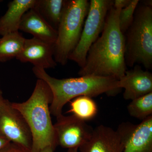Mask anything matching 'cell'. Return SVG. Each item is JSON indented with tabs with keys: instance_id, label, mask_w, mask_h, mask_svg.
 I'll return each mask as SVG.
<instances>
[{
	"instance_id": "obj_22",
	"label": "cell",
	"mask_w": 152,
	"mask_h": 152,
	"mask_svg": "<svg viewBox=\"0 0 152 152\" xmlns=\"http://www.w3.org/2000/svg\"><path fill=\"white\" fill-rule=\"evenodd\" d=\"M11 142L0 132V152L8 146Z\"/></svg>"
},
{
	"instance_id": "obj_21",
	"label": "cell",
	"mask_w": 152,
	"mask_h": 152,
	"mask_svg": "<svg viewBox=\"0 0 152 152\" xmlns=\"http://www.w3.org/2000/svg\"><path fill=\"white\" fill-rule=\"evenodd\" d=\"M131 2V0H115L114 1L113 7L121 10L129 5Z\"/></svg>"
},
{
	"instance_id": "obj_8",
	"label": "cell",
	"mask_w": 152,
	"mask_h": 152,
	"mask_svg": "<svg viewBox=\"0 0 152 152\" xmlns=\"http://www.w3.org/2000/svg\"><path fill=\"white\" fill-rule=\"evenodd\" d=\"M54 125L57 143L64 148L80 147L91 138L94 128L74 115H62Z\"/></svg>"
},
{
	"instance_id": "obj_23",
	"label": "cell",
	"mask_w": 152,
	"mask_h": 152,
	"mask_svg": "<svg viewBox=\"0 0 152 152\" xmlns=\"http://www.w3.org/2000/svg\"><path fill=\"white\" fill-rule=\"evenodd\" d=\"M55 149L52 147L48 146L41 150L39 152H54Z\"/></svg>"
},
{
	"instance_id": "obj_17",
	"label": "cell",
	"mask_w": 152,
	"mask_h": 152,
	"mask_svg": "<svg viewBox=\"0 0 152 152\" xmlns=\"http://www.w3.org/2000/svg\"><path fill=\"white\" fill-rule=\"evenodd\" d=\"M97 104L91 98L81 96L75 98L70 104V109L67 113L86 121L92 120L98 113Z\"/></svg>"
},
{
	"instance_id": "obj_1",
	"label": "cell",
	"mask_w": 152,
	"mask_h": 152,
	"mask_svg": "<svg viewBox=\"0 0 152 152\" xmlns=\"http://www.w3.org/2000/svg\"><path fill=\"white\" fill-rule=\"evenodd\" d=\"M121 9L113 5L108 13L101 36L91 47L80 76L94 75L119 80L127 70L125 60L124 35L119 26Z\"/></svg>"
},
{
	"instance_id": "obj_7",
	"label": "cell",
	"mask_w": 152,
	"mask_h": 152,
	"mask_svg": "<svg viewBox=\"0 0 152 152\" xmlns=\"http://www.w3.org/2000/svg\"><path fill=\"white\" fill-rule=\"evenodd\" d=\"M0 132L11 142L31 151L32 136L21 114L4 98L0 102Z\"/></svg>"
},
{
	"instance_id": "obj_5",
	"label": "cell",
	"mask_w": 152,
	"mask_h": 152,
	"mask_svg": "<svg viewBox=\"0 0 152 152\" xmlns=\"http://www.w3.org/2000/svg\"><path fill=\"white\" fill-rule=\"evenodd\" d=\"M89 7L87 0L66 1L54 45V58L57 63L64 66L68 62L80 40Z\"/></svg>"
},
{
	"instance_id": "obj_3",
	"label": "cell",
	"mask_w": 152,
	"mask_h": 152,
	"mask_svg": "<svg viewBox=\"0 0 152 152\" xmlns=\"http://www.w3.org/2000/svg\"><path fill=\"white\" fill-rule=\"evenodd\" d=\"M53 94L46 83L38 79L31 96L22 103H12L28 125L32 136L31 152H39L48 146L54 149L58 145L54 125L52 123L50 106Z\"/></svg>"
},
{
	"instance_id": "obj_18",
	"label": "cell",
	"mask_w": 152,
	"mask_h": 152,
	"mask_svg": "<svg viewBox=\"0 0 152 152\" xmlns=\"http://www.w3.org/2000/svg\"><path fill=\"white\" fill-rule=\"evenodd\" d=\"M127 110L131 116L142 121L152 115V92L132 100Z\"/></svg>"
},
{
	"instance_id": "obj_15",
	"label": "cell",
	"mask_w": 152,
	"mask_h": 152,
	"mask_svg": "<svg viewBox=\"0 0 152 152\" xmlns=\"http://www.w3.org/2000/svg\"><path fill=\"white\" fill-rule=\"evenodd\" d=\"M65 1L64 0H37L35 8L49 24L57 31Z\"/></svg>"
},
{
	"instance_id": "obj_4",
	"label": "cell",
	"mask_w": 152,
	"mask_h": 152,
	"mask_svg": "<svg viewBox=\"0 0 152 152\" xmlns=\"http://www.w3.org/2000/svg\"><path fill=\"white\" fill-rule=\"evenodd\" d=\"M125 60L127 66L141 64L152 69V7L138 5L132 23L124 34Z\"/></svg>"
},
{
	"instance_id": "obj_10",
	"label": "cell",
	"mask_w": 152,
	"mask_h": 152,
	"mask_svg": "<svg viewBox=\"0 0 152 152\" xmlns=\"http://www.w3.org/2000/svg\"><path fill=\"white\" fill-rule=\"evenodd\" d=\"M16 58L44 69L55 68L57 66L54 58V45L34 37L25 39L21 52Z\"/></svg>"
},
{
	"instance_id": "obj_12",
	"label": "cell",
	"mask_w": 152,
	"mask_h": 152,
	"mask_svg": "<svg viewBox=\"0 0 152 152\" xmlns=\"http://www.w3.org/2000/svg\"><path fill=\"white\" fill-rule=\"evenodd\" d=\"M78 150L80 152H123L124 145L116 131L101 125L94 128L91 138Z\"/></svg>"
},
{
	"instance_id": "obj_11",
	"label": "cell",
	"mask_w": 152,
	"mask_h": 152,
	"mask_svg": "<svg viewBox=\"0 0 152 152\" xmlns=\"http://www.w3.org/2000/svg\"><path fill=\"white\" fill-rule=\"evenodd\" d=\"M118 84L120 88L125 89L124 99L132 101L152 92V74L135 65L133 69L126 71Z\"/></svg>"
},
{
	"instance_id": "obj_9",
	"label": "cell",
	"mask_w": 152,
	"mask_h": 152,
	"mask_svg": "<svg viewBox=\"0 0 152 152\" xmlns=\"http://www.w3.org/2000/svg\"><path fill=\"white\" fill-rule=\"evenodd\" d=\"M116 131L124 145L123 152H152V115L138 124L121 123Z\"/></svg>"
},
{
	"instance_id": "obj_24",
	"label": "cell",
	"mask_w": 152,
	"mask_h": 152,
	"mask_svg": "<svg viewBox=\"0 0 152 152\" xmlns=\"http://www.w3.org/2000/svg\"><path fill=\"white\" fill-rule=\"evenodd\" d=\"M3 99H4V97H3L2 91L1 89V80H0V102Z\"/></svg>"
},
{
	"instance_id": "obj_2",
	"label": "cell",
	"mask_w": 152,
	"mask_h": 152,
	"mask_svg": "<svg viewBox=\"0 0 152 152\" xmlns=\"http://www.w3.org/2000/svg\"><path fill=\"white\" fill-rule=\"evenodd\" d=\"M32 70L36 77L45 82L51 90L50 112L56 118L63 115L64 106L72 99L81 96L92 98L104 94L114 96L122 89L119 86L118 80L113 77L88 75L59 79L49 75L42 68L34 66Z\"/></svg>"
},
{
	"instance_id": "obj_20",
	"label": "cell",
	"mask_w": 152,
	"mask_h": 152,
	"mask_svg": "<svg viewBox=\"0 0 152 152\" xmlns=\"http://www.w3.org/2000/svg\"><path fill=\"white\" fill-rule=\"evenodd\" d=\"M1 152H31L18 145L11 142L8 146Z\"/></svg>"
},
{
	"instance_id": "obj_16",
	"label": "cell",
	"mask_w": 152,
	"mask_h": 152,
	"mask_svg": "<svg viewBox=\"0 0 152 152\" xmlns=\"http://www.w3.org/2000/svg\"><path fill=\"white\" fill-rule=\"evenodd\" d=\"M25 40L19 32L3 36L0 39V62L16 58L21 52Z\"/></svg>"
},
{
	"instance_id": "obj_6",
	"label": "cell",
	"mask_w": 152,
	"mask_h": 152,
	"mask_svg": "<svg viewBox=\"0 0 152 152\" xmlns=\"http://www.w3.org/2000/svg\"><path fill=\"white\" fill-rule=\"evenodd\" d=\"M112 0H91L89 10L77 47L70 55L69 60L73 61L81 68L85 65L89 50L102 34L108 13L113 5Z\"/></svg>"
},
{
	"instance_id": "obj_25",
	"label": "cell",
	"mask_w": 152,
	"mask_h": 152,
	"mask_svg": "<svg viewBox=\"0 0 152 152\" xmlns=\"http://www.w3.org/2000/svg\"><path fill=\"white\" fill-rule=\"evenodd\" d=\"M78 148H74L69 149L67 152H78Z\"/></svg>"
},
{
	"instance_id": "obj_13",
	"label": "cell",
	"mask_w": 152,
	"mask_h": 152,
	"mask_svg": "<svg viewBox=\"0 0 152 152\" xmlns=\"http://www.w3.org/2000/svg\"><path fill=\"white\" fill-rule=\"evenodd\" d=\"M19 30L52 45H54L58 36L57 30L49 24L35 7L30 9L23 15Z\"/></svg>"
},
{
	"instance_id": "obj_14",
	"label": "cell",
	"mask_w": 152,
	"mask_h": 152,
	"mask_svg": "<svg viewBox=\"0 0 152 152\" xmlns=\"http://www.w3.org/2000/svg\"><path fill=\"white\" fill-rule=\"evenodd\" d=\"M37 0H14L9 3L7 10L0 18V35L18 32L23 16L35 7Z\"/></svg>"
},
{
	"instance_id": "obj_19",
	"label": "cell",
	"mask_w": 152,
	"mask_h": 152,
	"mask_svg": "<svg viewBox=\"0 0 152 152\" xmlns=\"http://www.w3.org/2000/svg\"><path fill=\"white\" fill-rule=\"evenodd\" d=\"M140 3L139 0H131L129 5L120 10L119 15V26L123 34L132 23L135 12Z\"/></svg>"
}]
</instances>
